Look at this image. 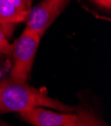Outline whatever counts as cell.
<instances>
[{
  "instance_id": "cell-1",
  "label": "cell",
  "mask_w": 111,
  "mask_h": 126,
  "mask_svg": "<svg viewBox=\"0 0 111 126\" xmlns=\"http://www.w3.org/2000/svg\"><path fill=\"white\" fill-rule=\"evenodd\" d=\"M34 107H48L61 112H75L76 110L75 107L50 97L44 88H36L10 77L0 80L1 113H20Z\"/></svg>"
},
{
  "instance_id": "cell-2",
  "label": "cell",
  "mask_w": 111,
  "mask_h": 126,
  "mask_svg": "<svg viewBox=\"0 0 111 126\" xmlns=\"http://www.w3.org/2000/svg\"><path fill=\"white\" fill-rule=\"evenodd\" d=\"M41 36L31 30L24 29L22 34L12 44L11 57L13 66L10 78L17 81L26 82L31 72L35 54Z\"/></svg>"
},
{
  "instance_id": "cell-3",
  "label": "cell",
  "mask_w": 111,
  "mask_h": 126,
  "mask_svg": "<svg viewBox=\"0 0 111 126\" xmlns=\"http://www.w3.org/2000/svg\"><path fill=\"white\" fill-rule=\"evenodd\" d=\"M70 0H43L31 7L25 20V29L31 30L41 37L65 9Z\"/></svg>"
},
{
  "instance_id": "cell-4",
  "label": "cell",
  "mask_w": 111,
  "mask_h": 126,
  "mask_svg": "<svg viewBox=\"0 0 111 126\" xmlns=\"http://www.w3.org/2000/svg\"><path fill=\"white\" fill-rule=\"evenodd\" d=\"M31 4L32 0H0V26L7 38L12 36L15 26L25 22Z\"/></svg>"
},
{
  "instance_id": "cell-5",
  "label": "cell",
  "mask_w": 111,
  "mask_h": 126,
  "mask_svg": "<svg viewBox=\"0 0 111 126\" xmlns=\"http://www.w3.org/2000/svg\"><path fill=\"white\" fill-rule=\"evenodd\" d=\"M19 114L22 120L34 126H69L77 119L76 113L52 111L43 107H34Z\"/></svg>"
},
{
  "instance_id": "cell-6",
  "label": "cell",
  "mask_w": 111,
  "mask_h": 126,
  "mask_svg": "<svg viewBox=\"0 0 111 126\" xmlns=\"http://www.w3.org/2000/svg\"><path fill=\"white\" fill-rule=\"evenodd\" d=\"M75 111L77 116V126H107L90 109L80 107L76 109Z\"/></svg>"
},
{
  "instance_id": "cell-7",
  "label": "cell",
  "mask_w": 111,
  "mask_h": 126,
  "mask_svg": "<svg viewBox=\"0 0 111 126\" xmlns=\"http://www.w3.org/2000/svg\"><path fill=\"white\" fill-rule=\"evenodd\" d=\"M12 44L8 41L4 31L0 26V58L2 57H11Z\"/></svg>"
},
{
  "instance_id": "cell-8",
  "label": "cell",
  "mask_w": 111,
  "mask_h": 126,
  "mask_svg": "<svg viewBox=\"0 0 111 126\" xmlns=\"http://www.w3.org/2000/svg\"><path fill=\"white\" fill-rule=\"evenodd\" d=\"M93 1L98 6H100L101 8H103L107 11H109L111 8V0H93Z\"/></svg>"
},
{
  "instance_id": "cell-9",
  "label": "cell",
  "mask_w": 111,
  "mask_h": 126,
  "mask_svg": "<svg viewBox=\"0 0 111 126\" xmlns=\"http://www.w3.org/2000/svg\"><path fill=\"white\" fill-rule=\"evenodd\" d=\"M0 126H10V125H8V124H6V123H4V122L0 121Z\"/></svg>"
},
{
  "instance_id": "cell-10",
  "label": "cell",
  "mask_w": 111,
  "mask_h": 126,
  "mask_svg": "<svg viewBox=\"0 0 111 126\" xmlns=\"http://www.w3.org/2000/svg\"><path fill=\"white\" fill-rule=\"evenodd\" d=\"M76 120H77V119H76ZM69 126H77V123H76V122H75V123H74V124H72V125H69Z\"/></svg>"
}]
</instances>
